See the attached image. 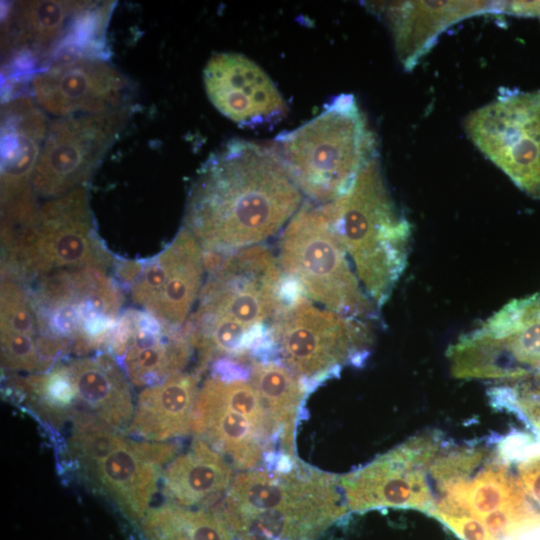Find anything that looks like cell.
I'll use <instances>...</instances> for the list:
<instances>
[{"instance_id":"obj_19","label":"cell","mask_w":540,"mask_h":540,"mask_svg":"<svg viewBox=\"0 0 540 540\" xmlns=\"http://www.w3.org/2000/svg\"><path fill=\"white\" fill-rule=\"evenodd\" d=\"M203 78L215 108L240 126L274 124L286 114L285 101L272 80L242 54L213 55Z\"/></svg>"},{"instance_id":"obj_34","label":"cell","mask_w":540,"mask_h":540,"mask_svg":"<svg viewBox=\"0 0 540 540\" xmlns=\"http://www.w3.org/2000/svg\"><path fill=\"white\" fill-rule=\"evenodd\" d=\"M531 16L540 17V1H533L532 7H531Z\"/></svg>"},{"instance_id":"obj_16","label":"cell","mask_w":540,"mask_h":540,"mask_svg":"<svg viewBox=\"0 0 540 540\" xmlns=\"http://www.w3.org/2000/svg\"><path fill=\"white\" fill-rule=\"evenodd\" d=\"M109 353L131 384L146 388L183 372L194 348L185 327H171L140 308H129L120 317Z\"/></svg>"},{"instance_id":"obj_10","label":"cell","mask_w":540,"mask_h":540,"mask_svg":"<svg viewBox=\"0 0 540 540\" xmlns=\"http://www.w3.org/2000/svg\"><path fill=\"white\" fill-rule=\"evenodd\" d=\"M268 340L270 359L284 364L310 392L345 365H362L373 331L369 321L345 317L298 294L271 321Z\"/></svg>"},{"instance_id":"obj_2","label":"cell","mask_w":540,"mask_h":540,"mask_svg":"<svg viewBox=\"0 0 540 540\" xmlns=\"http://www.w3.org/2000/svg\"><path fill=\"white\" fill-rule=\"evenodd\" d=\"M204 279L185 329L202 376L215 362L247 363L284 303L285 276L263 244L204 256Z\"/></svg>"},{"instance_id":"obj_17","label":"cell","mask_w":540,"mask_h":540,"mask_svg":"<svg viewBox=\"0 0 540 540\" xmlns=\"http://www.w3.org/2000/svg\"><path fill=\"white\" fill-rule=\"evenodd\" d=\"M126 78L106 60L60 58L36 72L33 97L46 112L60 117L97 114L122 105Z\"/></svg>"},{"instance_id":"obj_28","label":"cell","mask_w":540,"mask_h":540,"mask_svg":"<svg viewBox=\"0 0 540 540\" xmlns=\"http://www.w3.org/2000/svg\"><path fill=\"white\" fill-rule=\"evenodd\" d=\"M249 380L280 437L282 453L296 456L295 432L309 394L302 381L278 360H249Z\"/></svg>"},{"instance_id":"obj_23","label":"cell","mask_w":540,"mask_h":540,"mask_svg":"<svg viewBox=\"0 0 540 540\" xmlns=\"http://www.w3.org/2000/svg\"><path fill=\"white\" fill-rule=\"evenodd\" d=\"M234 467L205 440L194 437L162 472L163 492L169 503L189 509L214 508L227 493Z\"/></svg>"},{"instance_id":"obj_20","label":"cell","mask_w":540,"mask_h":540,"mask_svg":"<svg viewBox=\"0 0 540 540\" xmlns=\"http://www.w3.org/2000/svg\"><path fill=\"white\" fill-rule=\"evenodd\" d=\"M437 487L440 496L428 513L431 516L467 515L481 521L491 513L504 512L531 527H540V512L519 478L503 463L491 462L477 473Z\"/></svg>"},{"instance_id":"obj_32","label":"cell","mask_w":540,"mask_h":540,"mask_svg":"<svg viewBox=\"0 0 540 540\" xmlns=\"http://www.w3.org/2000/svg\"><path fill=\"white\" fill-rule=\"evenodd\" d=\"M433 517L444 523L462 540H497L478 519L467 516L435 514Z\"/></svg>"},{"instance_id":"obj_11","label":"cell","mask_w":540,"mask_h":540,"mask_svg":"<svg viewBox=\"0 0 540 540\" xmlns=\"http://www.w3.org/2000/svg\"><path fill=\"white\" fill-rule=\"evenodd\" d=\"M457 379L514 382L540 374V294L513 300L447 350Z\"/></svg>"},{"instance_id":"obj_22","label":"cell","mask_w":540,"mask_h":540,"mask_svg":"<svg viewBox=\"0 0 540 540\" xmlns=\"http://www.w3.org/2000/svg\"><path fill=\"white\" fill-rule=\"evenodd\" d=\"M191 431L209 443L239 471L260 468L278 453L275 441L249 417L199 388Z\"/></svg>"},{"instance_id":"obj_15","label":"cell","mask_w":540,"mask_h":540,"mask_svg":"<svg viewBox=\"0 0 540 540\" xmlns=\"http://www.w3.org/2000/svg\"><path fill=\"white\" fill-rule=\"evenodd\" d=\"M48 128L30 97L17 96L2 104L1 235L16 232L38 211L32 178Z\"/></svg>"},{"instance_id":"obj_7","label":"cell","mask_w":540,"mask_h":540,"mask_svg":"<svg viewBox=\"0 0 540 540\" xmlns=\"http://www.w3.org/2000/svg\"><path fill=\"white\" fill-rule=\"evenodd\" d=\"M1 248V276L22 283L61 270L107 271L116 265L97 233L83 187L48 199L30 222L1 240Z\"/></svg>"},{"instance_id":"obj_24","label":"cell","mask_w":540,"mask_h":540,"mask_svg":"<svg viewBox=\"0 0 540 540\" xmlns=\"http://www.w3.org/2000/svg\"><path fill=\"white\" fill-rule=\"evenodd\" d=\"M493 6L486 1H399L382 5L398 58L408 70L447 27Z\"/></svg>"},{"instance_id":"obj_12","label":"cell","mask_w":540,"mask_h":540,"mask_svg":"<svg viewBox=\"0 0 540 540\" xmlns=\"http://www.w3.org/2000/svg\"><path fill=\"white\" fill-rule=\"evenodd\" d=\"M463 126L483 155L540 199V89L503 92L472 111Z\"/></svg>"},{"instance_id":"obj_8","label":"cell","mask_w":540,"mask_h":540,"mask_svg":"<svg viewBox=\"0 0 540 540\" xmlns=\"http://www.w3.org/2000/svg\"><path fill=\"white\" fill-rule=\"evenodd\" d=\"M277 260L283 274L313 302L345 317L377 318L324 208L304 202L280 232Z\"/></svg>"},{"instance_id":"obj_6","label":"cell","mask_w":540,"mask_h":540,"mask_svg":"<svg viewBox=\"0 0 540 540\" xmlns=\"http://www.w3.org/2000/svg\"><path fill=\"white\" fill-rule=\"evenodd\" d=\"M302 194L316 204L343 194L375 156V138L352 94H340L273 144Z\"/></svg>"},{"instance_id":"obj_27","label":"cell","mask_w":540,"mask_h":540,"mask_svg":"<svg viewBox=\"0 0 540 540\" xmlns=\"http://www.w3.org/2000/svg\"><path fill=\"white\" fill-rule=\"evenodd\" d=\"M0 338L5 371L31 374L50 368L39 349L37 320L27 290L7 276H1Z\"/></svg>"},{"instance_id":"obj_31","label":"cell","mask_w":540,"mask_h":540,"mask_svg":"<svg viewBox=\"0 0 540 540\" xmlns=\"http://www.w3.org/2000/svg\"><path fill=\"white\" fill-rule=\"evenodd\" d=\"M500 393L509 399L540 433V389L528 387L502 388Z\"/></svg>"},{"instance_id":"obj_26","label":"cell","mask_w":540,"mask_h":540,"mask_svg":"<svg viewBox=\"0 0 540 540\" xmlns=\"http://www.w3.org/2000/svg\"><path fill=\"white\" fill-rule=\"evenodd\" d=\"M79 409L108 426L125 430L135 408L130 381L109 352L67 360Z\"/></svg>"},{"instance_id":"obj_29","label":"cell","mask_w":540,"mask_h":540,"mask_svg":"<svg viewBox=\"0 0 540 540\" xmlns=\"http://www.w3.org/2000/svg\"><path fill=\"white\" fill-rule=\"evenodd\" d=\"M8 389L27 407L54 426L72 421L81 413L67 360L25 376H11Z\"/></svg>"},{"instance_id":"obj_1","label":"cell","mask_w":540,"mask_h":540,"mask_svg":"<svg viewBox=\"0 0 540 540\" xmlns=\"http://www.w3.org/2000/svg\"><path fill=\"white\" fill-rule=\"evenodd\" d=\"M302 192L274 145L231 140L197 171L184 225L204 255L263 244L299 210Z\"/></svg>"},{"instance_id":"obj_14","label":"cell","mask_w":540,"mask_h":540,"mask_svg":"<svg viewBox=\"0 0 540 540\" xmlns=\"http://www.w3.org/2000/svg\"><path fill=\"white\" fill-rule=\"evenodd\" d=\"M127 116L126 107L121 106L55 120L34 170L35 195L51 199L82 187L116 140Z\"/></svg>"},{"instance_id":"obj_21","label":"cell","mask_w":540,"mask_h":540,"mask_svg":"<svg viewBox=\"0 0 540 540\" xmlns=\"http://www.w3.org/2000/svg\"><path fill=\"white\" fill-rule=\"evenodd\" d=\"M91 1H18L2 20V52L9 73L21 75L52 55L73 20Z\"/></svg>"},{"instance_id":"obj_25","label":"cell","mask_w":540,"mask_h":540,"mask_svg":"<svg viewBox=\"0 0 540 540\" xmlns=\"http://www.w3.org/2000/svg\"><path fill=\"white\" fill-rule=\"evenodd\" d=\"M201 376L180 372L139 393L125 432L144 441L166 442L191 431Z\"/></svg>"},{"instance_id":"obj_30","label":"cell","mask_w":540,"mask_h":540,"mask_svg":"<svg viewBox=\"0 0 540 540\" xmlns=\"http://www.w3.org/2000/svg\"><path fill=\"white\" fill-rule=\"evenodd\" d=\"M172 507L177 521L190 540H235L225 523L213 511L183 508L174 504Z\"/></svg>"},{"instance_id":"obj_18","label":"cell","mask_w":540,"mask_h":540,"mask_svg":"<svg viewBox=\"0 0 540 540\" xmlns=\"http://www.w3.org/2000/svg\"><path fill=\"white\" fill-rule=\"evenodd\" d=\"M427 471L402 443L363 467L338 476V486L350 511L394 507L429 513L435 499Z\"/></svg>"},{"instance_id":"obj_33","label":"cell","mask_w":540,"mask_h":540,"mask_svg":"<svg viewBox=\"0 0 540 540\" xmlns=\"http://www.w3.org/2000/svg\"><path fill=\"white\" fill-rule=\"evenodd\" d=\"M519 480L534 505L540 509V454L531 456L518 466Z\"/></svg>"},{"instance_id":"obj_4","label":"cell","mask_w":540,"mask_h":540,"mask_svg":"<svg viewBox=\"0 0 540 540\" xmlns=\"http://www.w3.org/2000/svg\"><path fill=\"white\" fill-rule=\"evenodd\" d=\"M322 206L360 284L381 308L406 268L411 227L387 189L377 157L343 194Z\"/></svg>"},{"instance_id":"obj_13","label":"cell","mask_w":540,"mask_h":540,"mask_svg":"<svg viewBox=\"0 0 540 540\" xmlns=\"http://www.w3.org/2000/svg\"><path fill=\"white\" fill-rule=\"evenodd\" d=\"M114 268L135 305L177 329L188 321L206 272L203 250L183 226L152 258L116 261Z\"/></svg>"},{"instance_id":"obj_5","label":"cell","mask_w":540,"mask_h":540,"mask_svg":"<svg viewBox=\"0 0 540 540\" xmlns=\"http://www.w3.org/2000/svg\"><path fill=\"white\" fill-rule=\"evenodd\" d=\"M22 284L36 316L39 349L50 367L68 355L109 349L124 295L107 271L61 270Z\"/></svg>"},{"instance_id":"obj_3","label":"cell","mask_w":540,"mask_h":540,"mask_svg":"<svg viewBox=\"0 0 540 540\" xmlns=\"http://www.w3.org/2000/svg\"><path fill=\"white\" fill-rule=\"evenodd\" d=\"M235 540H317L348 511L338 476L301 460L240 471L211 509Z\"/></svg>"},{"instance_id":"obj_9","label":"cell","mask_w":540,"mask_h":540,"mask_svg":"<svg viewBox=\"0 0 540 540\" xmlns=\"http://www.w3.org/2000/svg\"><path fill=\"white\" fill-rule=\"evenodd\" d=\"M71 423L68 450L78 469L127 516L142 520L177 445L131 440L87 413H78Z\"/></svg>"}]
</instances>
